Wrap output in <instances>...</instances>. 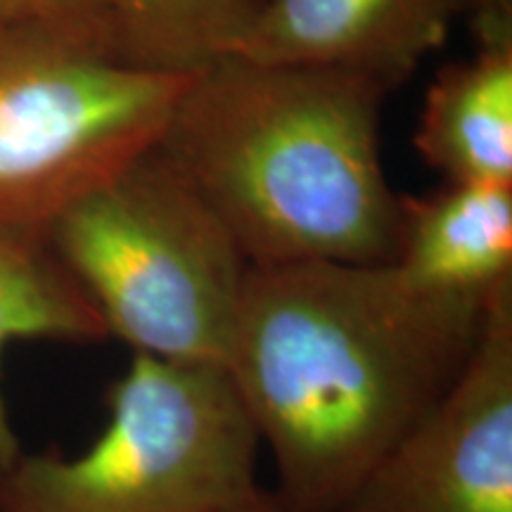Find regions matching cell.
<instances>
[{
	"label": "cell",
	"mask_w": 512,
	"mask_h": 512,
	"mask_svg": "<svg viewBox=\"0 0 512 512\" xmlns=\"http://www.w3.org/2000/svg\"><path fill=\"white\" fill-rule=\"evenodd\" d=\"M467 12L475 15V22L482 19H512V0H465Z\"/></svg>",
	"instance_id": "cell-14"
},
{
	"label": "cell",
	"mask_w": 512,
	"mask_h": 512,
	"mask_svg": "<svg viewBox=\"0 0 512 512\" xmlns=\"http://www.w3.org/2000/svg\"><path fill=\"white\" fill-rule=\"evenodd\" d=\"M192 74L0 27V235L48 245L64 211L159 145Z\"/></svg>",
	"instance_id": "cell-5"
},
{
	"label": "cell",
	"mask_w": 512,
	"mask_h": 512,
	"mask_svg": "<svg viewBox=\"0 0 512 512\" xmlns=\"http://www.w3.org/2000/svg\"><path fill=\"white\" fill-rule=\"evenodd\" d=\"M48 247L133 354L223 368L252 266L162 147L64 211Z\"/></svg>",
	"instance_id": "cell-3"
},
{
	"label": "cell",
	"mask_w": 512,
	"mask_h": 512,
	"mask_svg": "<svg viewBox=\"0 0 512 512\" xmlns=\"http://www.w3.org/2000/svg\"><path fill=\"white\" fill-rule=\"evenodd\" d=\"M392 266L418 290L489 299L512 283V183H444L399 195Z\"/></svg>",
	"instance_id": "cell-8"
},
{
	"label": "cell",
	"mask_w": 512,
	"mask_h": 512,
	"mask_svg": "<svg viewBox=\"0 0 512 512\" xmlns=\"http://www.w3.org/2000/svg\"><path fill=\"white\" fill-rule=\"evenodd\" d=\"M475 29L477 53L432 81L413 145L448 183H512V19Z\"/></svg>",
	"instance_id": "cell-9"
},
{
	"label": "cell",
	"mask_w": 512,
	"mask_h": 512,
	"mask_svg": "<svg viewBox=\"0 0 512 512\" xmlns=\"http://www.w3.org/2000/svg\"><path fill=\"white\" fill-rule=\"evenodd\" d=\"M465 0H264L230 55L347 69L389 91L444 46Z\"/></svg>",
	"instance_id": "cell-7"
},
{
	"label": "cell",
	"mask_w": 512,
	"mask_h": 512,
	"mask_svg": "<svg viewBox=\"0 0 512 512\" xmlns=\"http://www.w3.org/2000/svg\"><path fill=\"white\" fill-rule=\"evenodd\" d=\"M0 27L48 31L117 55L110 0H0Z\"/></svg>",
	"instance_id": "cell-12"
},
{
	"label": "cell",
	"mask_w": 512,
	"mask_h": 512,
	"mask_svg": "<svg viewBox=\"0 0 512 512\" xmlns=\"http://www.w3.org/2000/svg\"><path fill=\"white\" fill-rule=\"evenodd\" d=\"M228 512H297L292 510L290 505H285L283 501H280L278 496H275V491H256V494L252 498H247L245 503L235 505L233 510Z\"/></svg>",
	"instance_id": "cell-13"
},
{
	"label": "cell",
	"mask_w": 512,
	"mask_h": 512,
	"mask_svg": "<svg viewBox=\"0 0 512 512\" xmlns=\"http://www.w3.org/2000/svg\"><path fill=\"white\" fill-rule=\"evenodd\" d=\"M491 297L418 290L392 264L252 268L223 370L271 453L275 496L297 512L347 501L456 384Z\"/></svg>",
	"instance_id": "cell-1"
},
{
	"label": "cell",
	"mask_w": 512,
	"mask_h": 512,
	"mask_svg": "<svg viewBox=\"0 0 512 512\" xmlns=\"http://www.w3.org/2000/svg\"><path fill=\"white\" fill-rule=\"evenodd\" d=\"M79 456L19 453L0 512H228L264 486L261 441L221 366L133 354Z\"/></svg>",
	"instance_id": "cell-4"
},
{
	"label": "cell",
	"mask_w": 512,
	"mask_h": 512,
	"mask_svg": "<svg viewBox=\"0 0 512 512\" xmlns=\"http://www.w3.org/2000/svg\"><path fill=\"white\" fill-rule=\"evenodd\" d=\"M24 339L98 344L110 339L88 294L43 242L0 235V358ZM22 453L0 389V472Z\"/></svg>",
	"instance_id": "cell-10"
},
{
	"label": "cell",
	"mask_w": 512,
	"mask_h": 512,
	"mask_svg": "<svg viewBox=\"0 0 512 512\" xmlns=\"http://www.w3.org/2000/svg\"><path fill=\"white\" fill-rule=\"evenodd\" d=\"M389 93L347 69L226 55L192 74L159 147L252 268L392 264L399 195L380 159Z\"/></svg>",
	"instance_id": "cell-2"
},
{
	"label": "cell",
	"mask_w": 512,
	"mask_h": 512,
	"mask_svg": "<svg viewBox=\"0 0 512 512\" xmlns=\"http://www.w3.org/2000/svg\"><path fill=\"white\" fill-rule=\"evenodd\" d=\"M264 0H110L114 50L159 72H197L230 55Z\"/></svg>",
	"instance_id": "cell-11"
},
{
	"label": "cell",
	"mask_w": 512,
	"mask_h": 512,
	"mask_svg": "<svg viewBox=\"0 0 512 512\" xmlns=\"http://www.w3.org/2000/svg\"><path fill=\"white\" fill-rule=\"evenodd\" d=\"M335 512H512V283L456 384Z\"/></svg>",
	"instance_id": "cell-6"
}]
</instances>
